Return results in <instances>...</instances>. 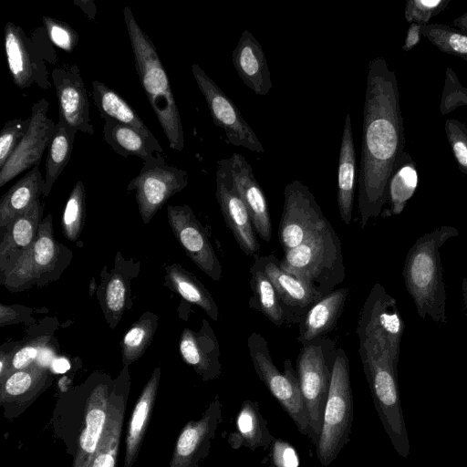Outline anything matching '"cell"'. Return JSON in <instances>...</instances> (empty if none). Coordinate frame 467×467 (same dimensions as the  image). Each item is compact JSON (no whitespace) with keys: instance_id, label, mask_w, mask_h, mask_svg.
Wrapping results in <instances>:
<instances>
[{"instance_id":"6da1fadb","label":"cell","mask_w":467,"mask_h":467,"mask_svg":"<svg viewBox=\"0 0 467 467\" xmlns=\"http://www.w3.org/2000/svg\"><path fill=\"white\" fill-rule=\"evenodd\" d=\"M397 76L384 57L368 63L363 108L358 204L364 228L388 201V184L405 145Z\"/></svg>"},{"instance_id":"7a4b0ae2","label":"cell","mask_w":467,"mask_h":467,"mask_svg":"<svg viewBox=\"0 0 467 467\" xmlns=\"http://www.w3.org/2000/svg\"><path fill=\"white\" fill-rule=\"evenodd\" d=\"M123 16L135 67L146 97L169 141L170 148L182 151L184 148L182 122L169 78L157 49L149 36L139 26L129 6L124 7Z\"/></svg>"},{"instance_id":"3957f363","label":"cell","mask_w":467,"mask_h":467,"mask_svg":"<svg viewBox=\"0 0 467 467\" xmlns=\"http://www.w3.org/2000/svg\"><path fill=\"white\" fill-rule=\"evenodd\" d=\"M358 353L379 420L395 451L407 459L409 436L405 426L397 366L400 349L389 344L362 341Z\"/></svg>"},{"instance_id":"277c9868","label":"cell","mask_w":467,"mask_h":467,"mask_svg":"<svg viewBox=\"0 0 467 467\" xmlns=\"http://www.w3.org/2000/svg\"><path fill=\"white\" fill-rule=\"evenodd\" d=\"M458 234L456 228L441 226L420 237L408 252L403 276L422 318L430 316L435 322H446V293L440 248Z\"/></svg>"},{"instance_id":"5b68a950","label":"cell","mask_w":467,"mask_h":467,"mask_svg":"<svg viewBox=\"0 0 467 467\" xmlns=\"http://www.w3.org/2000/svg\"><path fill=\"white\" fill-rule=\"evenodd\" d=\"M72 259L73 252L56 240L52 214L48 213L33 244L0 273V285L14 293L44 287L58 280Z\"/></svg>"},{"instance_id":"8992f818","label":"cell","mask_w":467,"mask_h":467,"mask_svg":"<svg viewBox=\"0 0 467 467\" xmlns=\"http://www.w3.org/2000/svg\"><path fill=\"white\" fill-rule=\"evenodd\" d=\"M280 263L320 296L335 290L346 276L341 242L329 222L298 246L285 251Z\"/></svg>"},{"instance_id":"52a82bcc","label":"cell","mask_w":467,"mask_h":467,"mask_svg":"<svg viewBox=\"0 0 467 467\" xmlns=\"http://www.w3.org/2000/svg\"><path fill=\"white\" fill-rule=\"evenodd\" d=\"M354 418L349 361L343 348L337 350L327 397L322 427L316 445L322 466L331 464L349 441Z\"/></svg>"},{"instance_id":"ba28073f","label":"cell","mask_w":467,"mask_h":467,"mask_svg":"<svg viewBox=\"0 0 467 467\" xmlns=\"http://www.w3.org/2000/svg\"><path fill=\"white\" fill-rule=\"evenodd\" d=\"M337 350L335 342L319 337L303 345L296 359V373L309 419L308 439L317 445L330 386Z\"/></svg>"},{"instance_id":"9c48e42d","label":"cell","mask_w":467,"mask_h":467,"mask_svg":"<svg viewBox=\"0 0 467 467\" xmlns=\"http://www.w3.org/2000/svg\"><path fill=\"white\" fill-rule=\"evenodd\" d=\"M249 355L254 370L271 395L290 416L297 430L309 436V419L302 396L296 370L290 359L284 362L282 373L275 365L266 339L254 332L247 339Z\"/></svg>"},{"instance_id":"30bf717a","label":"cell","mask_w":467,"mask_h":467,"mask_svg":"<svg viewBox=\"0 0 467 467\" xmlns=\"http://www.w3.org/2000/svg\"><path fill=\"white\" fill-rule=\"evenodd\" d=\"M187 184V172L167 164L162 154L156 153L144 161L139 174L129 182L127 191H135L139 213L147 224L167 201Z\"/></svg>"},{"instance_id":"8fae6325","label":"cell","mask_w":467,"mask_h":467,"mask_svg":"<svg viewBox=\"0 0 467 467\" xmlns=\"http://www.w3.org/2000/svg\"><path fill=\"white\" fill-rule=\"evenodd\" d=\"M284 207L278 227L285 251L298 246L328 222L309 188L298 180L285 187Z\"/></svg>"},{"instance_id":"7c38bea8","label":"cell","mask_w":467,"mask_h":467,"mask_svg":"<svg viewBox=\"0 0 467 467\" xmlns=\"http://www.w3.org/2000/svg\"><path fill=\"white\" fill-rule=\"evenodd\" d=\"M192 73L206 100L214 124L224 130L228 141L234 146L264 153L265 149L258 137L234 101L200 66L192 64Z\"/></svg>"},{"instance_id":"4fadbf2b","label":"cell","mask_w":467,"mask_h":467,"mask_svg":"<svg viewBox=\"0 0 467 467\" xmlns=\"http://www.w3.org/2000/svg\"><path fill=\"white\" fill-rule=\"evenodd\" d=\"M5 52L14 84L20 89L36 84L43 89L51 87L45 55L23 28L12 22L5 26Z\"/></svg>"},{"instance_id":"5bb4252c","label":"cell","mask_w":467,"mask_h":467,"mask_svg":"<svg viewBox=\"0 0 467 467\" xmlns=\"http://www.w3.org/2000/svg\"><path fill=\"white\" fill-rule=\"evenodd\" d=\"M167 218L171 231L190 259L213 281H220L223 267L208 237L191 207L168 205Z\"/></svg>"},{"instance_id":"9a60e30c","label":"cell","mask_w":467,"mask_h":467,"mask_svg":"<svg viewBox=\"0 0 467 467\" xmlns=\"http://www.w3.org/2000/svg\"><path fill=\"white\" fill-rule=\"evenodd\" d=\"M49 102L41 99L33 104L30 125L22 140L0 170V187L26 170L38 167L42 155L48 148L57 124L47 117Z\"/></svg>"},{"instance_id":"2e32d148","label":"cell","mask_w":467,"mask_h":467,"mask_svg":"<svg viewBox=\"0 0 467 467\" xmlns=\"http://www.w3.org/2000/svg\"><path fill=\"white\" fill-rule=\"evenodd\" d=\"M215 182L216 199L226 225L241 250L249 256H255L260 244L252 218L232 177L228 159L218 161Z\"/></svg>"},{"instance_id":"e0dca14e","label":"cell","mask_w":467,"mask_h":467,"mask_svg":"<svg viewBox=\"0 0 467 467\" xmlns=\"http://www.w3.org/2000/svg\"><path fill=\"white\" fill-rule=\"evenodd\" d=\"M51 78L58 101V121L71 130L94 134L89 116V102L78 67H56Z\"/></svg>"},{"instance_id":"ac0fdd59","label":"cell","mask_w":467,"mask_h":467,"mask_svg":"<svg viewBox=\"0 0 467 467\" xmlns=\"http://www.w3.org/2000/svg\"><path fill=\"white\" fill-rule=\"evenodd\" d=\"M140 262L126 259L118 252L114 266L101 271V280L97 288V297L103 316L110 328L119 323L124 312L132 306L131 281L139 275Z\"/></svg>"},{"instance_id":"d6986e66","label":"cell","mask_w":467,"mask_h":467,"mask_svg":"<svg viewBox=\"0 0 467 467\" xmlns=\"http://www.w3.org/2000/svg\"><path fill=\"white\" fill-rule=\"evenodd\" d=\"M222 421V404L216 399L200 420L189 421L182 429L170 467H198L209 454L212 441Z\"/></svg>"},{"instance_id":"ffe728a7","label":"cell","mask_w":467,"mask_h":467,"mask_svg":"<svg viewBox=\"0 0 467 467\" xmlns=\"http://www.w3.org/2000/svg\"><path fill=\"white\" fill-rule=\"evenodd\" d=\"M254 261L275 285L286 322L299 324L308 309L322 296L305 281L283 269L274 254L255 256Z\"/></svg>"},{"instance_id":"44dd1931","label":"cell","mask_w":467,"mask_h":467,"mask_svg":"<svg viewBox=\"0 0 467 467\" xmlns=\"http://www.w3.org/2000/svg\"><path fill=\"white\" fill-rule=\"evenodd\" d=\"M179 351L183 361L191 366L204 381H210L221 376L219 343L206 319H202V326L198 331L187 327L182 330L179 341Z\"/></svg>"},{"instance_id":"7402d4cb","label":"cell","mask_w":467,"mask_h":467,"mask_svg":"<svg viewBox=\"0 0 467 467\" xmlns=\"http://www.w3.org/2000/svg\"><path fill=\"white\" fill-rule=\"evenodd\" d=\"M228 165L234 184L252 218L255 232L264 241L269 242L272 236V224L268 202L254 177L252 166L239 153H234L228 159Z\"/></svg>"},{"instance_id":"603a6c76","label":"cell","mask_w":467,"mask_h":467,"mask_svg":"<svg viewBox=\"0 0 467 467\" xmlns=\"http://www.w3.org/2000/svg\"><path fill=\"white\" fill-rule=\"evenodd\" d=\"M232 61L247 88L256 95L268 94L273 84L266 57L262 46L249 30L243 31L233 50Z\"/></svg>"},{"instance_id":"cb8c5ba5","label":"cell","mask_w":467,"mask_h":467,"mask_svg":"<svg viewBox=\"0 0 467 467\" xmlns=\"http://www.w3.org/2000/svg\"><path fill=\"white\" fill-rule=\"evenodd\" d=\"M44 204L38 200L0 229V273L13 264L36 238Z\"/></svg>"},{"instance_id":"d4e9b609","label":"cell","mask_w":467,"mask_h":467,"mask_svg":"<svg viewBox=\"0 0 467 467\" xmlns=\"http://www.w3.org/2000/svg\"><path fill=\"white\" fill-rule=\"evenodd\" d=\"M348 295V289L346 287L335 289L318 299L308 309L298 324V341L302 346L323 337L335 327Z\"/></svg>"},{"instance_id":"484cf974","label":"cell","mask_w":467,"mask_h":467,"mask_svg":"<svg viewBox=\"0 0 467 467\" xmlns=\"http://www.w3.org/2000/svg\"><path fill=\"white\" fill-rule=\"evenodd\" d=\"M87 405L86 424L79 437L73 467H83L100 441L109 415V394L107 386L98 385L91 392Z\"/></svg>"},{"instance_id":"4316f807","label":"cell","mask_w":467,"mask_h":467,"mask_svg":"<svg viewBox=\"0 0 467 467\" xmlns=\"http://www.w3.org/2000/svg\"><path fill=\"white\" fill-rule=\"evenodd\" d=\"M357 160L350 114L348 113L341 138L337 165V206L346 224L352 219L356 190Z\"/></svg>"},{"instance_id":"83f0119b","label":"cell","mask_w":467,"mask_h":467,"mask_svg":"<svg viewBox=\"0 0 467 467\" xmlns=\"http://www.w3.org/2000/svg\"><path fill=\"white\" fill-rule=\"evenodd\" d=\"M275 439L260 411L259 403L252 400H244L236 414L235 429L227 437L230 447L234 450L242 447L251 451L257 448L266 450Z\"/></svg>"},{"instance_id":"f1b7e54d","label":"cell","mask_w":467,"mask_h":467,"mask_svg":"<svg viewBox=\"0 0 467 467\" xmlns=\"http://www.w3.org/2000/svg\"><path fill=\"white\" fill-rule=\"evenodd\" d=\"M91 85L94 103L101 118H109L135 129L163 153V149L153 133L119 93L99 80H93Z\"/></svg>"},{"instance_id":"f546056e","label":"cell","mask_w":467,"mask_h":467,"mask_svg":"<svg viewBox=\"0 0 467 467\" xmlns=\"http://www.w3.org/2000/svg\"><path fill=\"white\" fill-rule=\"evenodd\" d=\"M44 176L38 167L29 170L0 200V229L24 213L43 193Z\"/></svg>"},{"instance_id":"4dcf8cb0","label":"cell","mask_w":467,"mask_h":467,"mask_svg":"<svg viewBox=\"0 0 467 467\" xmlns=\"http://www.w3.org/2000/svg\"><path fill=\"white\" fill-rule=\"evenodd\" d=\"M161 368H156L136 403L130 422L127 439L124 467H132L144 436L147 422L150 416L152 407L161 379Z\"/></svg>"},{"instance_id":"1f68e13d","label":"cell","mask_w":467,"mask_h":467,"mask_svg":"<svg viewBox=\"0 0 467 467\" xmlns=\"http://www.w3.org/2000/svg\"><path fill=\"white\" fill-rule=\"evenodd\" d=\"M165 283L183 299L200 306L210 318L214 321L218 319V306L209 290L180 264L174 263L165 266Z\"/></svg>"},{"instance_id":"d6a6232c","label":"cell","mask_w":467,"mask_h":467,"mask_svg":"<svg viewBox=\"0 0 467 467\" xmlns=\"http://www.w3.org/2000/svg\"><path fill=\"white\" fill-rule=\"evenodd\" d=\"M49 376V370L36 361L12 372L0 380L1 403L22 402L36 397L47 387Z\"/></svg>"},{"instance_id":"836d02e7","label":"cell","mask_w":467,"mask_h":467,"mask_svg":"<svg viewBox=\"0 0 467 467\" xmlns=\"http://www.w3.org/2000/svg\"><path fill=\"white\" fill-rule=\"evenodd\" d=\"M102 119H104L103 140L119 155L136 156L144 162L152 159L156 153H161L135 129L109 118Z\"/></svg>"},{"instance_id":"e575fe53","label":"cell","mask_w":467,"mask_h":467,"mask_svg":"<svg viewBox=\"0 0 467 467\" xmlns=\"http://www.w3.org/2000/svg\"><path fill=\"white\" fill-rule=\"evenodd\" d=\"M250 273L253 292L250 307L263 313L275 326H282L286 322L285 314L275 285L255 261L250 267Z\"/></svg>"},{"instance_id":"d590c367","label":"cell","mask_w":467,"mask_h":467,"mask_svg":"<svg viewBox=\"0 0 467 467\" xmlns=\"http://www.w3.org/2000/svg\"><path fill=\"white\" fill-rule=\"evenodd\" d=\"M418 186V171L415 161L408 152L399 158L388 184V200L390 214H400Z\"/></svg>"},{"instance_id":"8d00e7d4","label":"cell","mask_w":467,"mask_h":467,"mask_svg":"<svg viewBox=\"0 0 467 467\" xmlns=\"http://www.w3.org/2000/svg\"><path fill=\"white\" fill-rule=\"evenodd\" d=\"M76 132L61 122L57 123L54 137L47 148L42 195L47 197L70 159Z\"/></svg>"},{"instance_id":"74e56055","label":"cell","mask_w":467,"mask_h":467,"mask_svg":"<svg viewBox=\"0 0 467 467\" xmlns=\"http://www.w3.org/2000/svg\"><path fill=\"white\" fill-rule=\"evenodd\" d=\"M159 324V317L144 312L126 332L121 340V357L125 367L138 360L153 340Z\"/></svg>"},{"instance_id":"f35d334b","label":"cell","mask_w":467,"mask_h":467,"mask_svg":"<svg viewBox=\"0 0 467 467\" xmlns=\"http://www.w3.org/2000/svg\"><path fill=\"white\" fill-rule=\"evenodd\" d=\"M122 422V411L117 402L109 406L108 420L100 441L83 467H115Z\"/></svg>"},{"instance_id":"ab89813d","label":"cell","mask_w":467,"mask_h":467,"mask_svg":"<svg viewBox=\"0 0 467 467\" xmlns=\"http://www.w3.org/2000/svg\"><path fill=\"white\" fill-rule=\"evenodd\" d=\"M420 34L441 52L467 60V34L444 24L421 26Z\"/></svg>"},{"instance_id":"60d3db41","label":"cell","mask_w":467,"mask_h":467,"mask_svg":"<svg viewBox=\"0 0 467 467\" xmlns=\"http://www.w3.org/2000/svg\"><path fill=\"white\" fill-rule=\"evenodd\" d=\"M86 215V192L81 181H78L71 190L64 207L61 218L63 235L73 242L80 236Z\"/></svg>"},{"instance_id":"b9f144b4","label":"cell","mask_w":467,"mask_h":467,"mask_svg":"<svg viewBox=\"0 0 467 467\" xmlns=\"http://www.w3.org/2000/svg\"><path fill=\"white\" fill-rule=\"evenodd\" d=\"M50 339L51 334L45 333L39 334L30 340L22 342L20 345L16 343L13 347L12 358L6 376L14 371L26 368L35 363L37 357L48 344Z\"/></svg>"},{"instance_id":"7bdbcfd3","label":"cell","mask_w":467,"mask_h":467,"mask_svg":"<svg viewBox=\"0 0 467 467\" xmlns=\"http://www.w3.org/2000/svg\"><path fill=\"white\" fill-rule=\"evenodd\" d=\"M30 125V116L6 121L0 133V170L11 157Z\"/></svg>"},{"instance_id":"ee69618b","label":"cell","mask_w":467,"mask_h":467,"mask_svg":"<svg viewBox=\"0 0 467 467\" xmlns=\"http://www.w3.org/2000/svg\"><path fill=\"white\" fill-rule=\"evenodd\" d=\"M450 3L451 0H407L405 18L410 24L428 25L431 18L447 9Z\"/></svg>"},{"instance_id":"f6af8a7d","label":"cell","mask_w":467,"mask_h":467,"mask_svg":"<svg viewBox=\"0 0 467 467\" xmlns=\"http://www.w3.org/2000/svg\"><path fill=\"white\" fill-rule=\"evenodd\" d=\"M42 21L50 42L62 50L71 53L79 40L76 30L67 23L50 16H43Z\"/></svg>"},{"instance_id":"bcb514c9","label":"cell","mask_w":467,"mask_h":467,"mask_svg":"<svg viewBox=\"0 0 467 467\" xmlns=\"http://www.w3.org/2000/svg\"><path fill=\"white\" fill-rule=\"evenodd\" d=\"M445 133L459 169L467 175V127L455 119H448Z\"/></svg>"},{"instance_id":"7dc6e473","label":"cell","mask_w":467,"mask_h":467,"mask_svg":"<svg viewBox=\"0 0 467 467\" xmlns=\"http://www.w3.org/2000/svg\"><path fill=\"white\" fill-rule=\"evenodd\" d=\"M266 450L265 467H300L297 451L290 442L275 438Z\"/></svg>"},{"instance_id":"c3c4849f","label":"cell","mask_w":467,"mask_h":467,"mask_svg":"<svg viewBox=\"0 0 467 467\" xmlns=\"http://www.w3.org/2000/svg\"><path fill=\"white\" fill-rule=\"evenodd\" d=\"M463 105H467V88L460 83L454 71L448 67L440 110L442 115H446Z\"/></svg>"},{"instance_id":"681fc988","label":"cell","mask_w":467,"mask_h":467,"mask_svg":"<svg viewBox=\"0 0 467 467\" xmlns=\"http://www.w3.org/2000/svg\"><path fill=\"white\" fill-rule=\"evenodd\" d=\"M32 309L21 305L0 304V327L29 322Z\"/></svg>"},{"instance_id":"f907efd6","label":"cell","mask_w":467,"mask_h":467,"mask_svg":"<svg viewBox=\"0 0 467 467\" xmlns=\"http://www.w3.org/2000/svg\"><path fill=\"white\" fill-rule=\"evenodd\" d=\"M421 26L412 23L407 29L406 37L402 49L404 51L411 50L420 40L422 36L420 34Z\"/></svg>"},{"instance_id":"816d5d0a","label":"cell","mask_w":467,"mask_h":467,"mask_svg":"<svg viewBox=\"0 0 467 467\" xmlns=\"http://www.w3.org/2000/svg\"><path fill=\"white\" fill-rule=\"evenodd\" d=\"M74 4L78 5L89 19H93L95 17L97 14V8L93 1L75 0Z\"/></svg>"},{"instance_id":"f5cc1de1","label":"cell","mask_w":467,"mask_h":467,"mask_svg":"<svg viewBox=\"0 0 467 467\" xmlns=\"http://www.w3.org/2000/svg\"><path fill=\"white\" fill-rule=\"evenodd\" d=\"M51 368L55 373H65L70 368V363L65 358H57L52 361Z\"/></svg>"},{"instance_id":"db71d44e","label":"cell","mask_w":467,"mask_h":467,"mask_svg":"<svg viewBox=\"0 0 467 467\" xmlns=\"http://www.w3.org/2000/svg\"><path fill=\"white\" fill-rule=\"evenodd\" d=\"M452 26L467 34V12L455 18L452 21Z\"/></svg>"}]
</instances>
